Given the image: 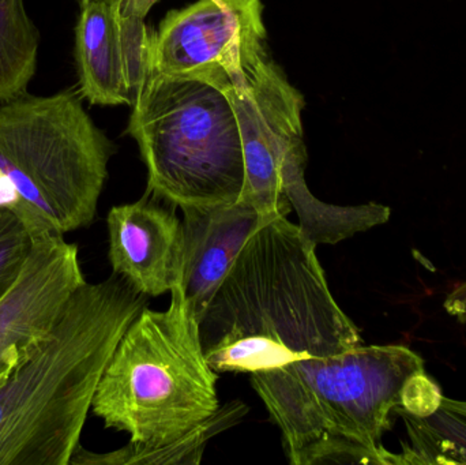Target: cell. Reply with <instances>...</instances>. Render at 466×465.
I'll return each mask as SVG.
<instances>
[{
  "instance_id": "cell-18",
  "label": "cell",
  "mask_w": 466,
  "mask_h": 465,
  "mask_svg": "<svg viewBox=\"0 0 466 465\" xmlns=\"http://www.w3.org/2000/svg\"><path fill=\"white\" fill-rule=\"evenodd\" d=\"M158 2L160 0H122L119 5L120 13L130 18L145 21L153 5H157Z\"/></svg>"
},
{
  "instance_id": "cell-2",
  "label": "cell",
  "mask_w": 466,
  "mask_h": 465,
  "mask_svg": "<svg viewBox=\"0 0 466 465\" xmlns=\"http://www.w3.org/2000/svg\"><path fill=\"white\" fill-rule=\"evenodd\" d=\"M147 298L115 273L74 292L0 379V465H70L104 370Z\"/></svg>"
},
{
  "instance_id": "cell-9",
  "label": "cell",
  "mask_w": 466,
  "mask_h": 465,
  "mask_svg": "<svg viewBox=\"0 0 466 465\" xmlns=\"http://www.w3.org/2000/svg\"><path fill=\"white\" fill-rule=\"evenodd\" d=\"M76 27L79 92L93 106H131L149 73V27L108 0L81 3Z\"/></svg>"
},
{
  "instance_id": "cell-10",
  "label": "cell",
  "mask_w": 466,
  "mask_h": 465,
  "mask_svg": "<svg viewBox=\"0 0 466 465\" xmlns=\"http://www.w3.org/2000/svg\"><path fill=\"white\" fill-rule=\"evenodd\" d=\"M177 207L147 190L139 201L109 210V262L137 291L160 297L182 284L183 224Z\"/></svg>"
},
{
  "instance_id": "cell-6",
  "label": "cell",
  "mask_w": 466,
  "mask_h": 465,
  "mask_svg": "<svg viewBox=\"0 0 466 465\" xmlns=\"http://www.w3.org/2000/svg\"><path fill=\"white\" fill-rule=\"evenodd\" d=\"M220 87L238 117L246 161V182L238 201L263 217H288L292 207L282 191V174L293 161L307 157L303 139L304 98L271 56L268 35L247 44L241 66Z\"/></svg>"
},
{
  "instance_id": "cell-14",
  "label": "cell",
  "mask_w": 466,
  "mask_h": 465,
  "mask_svg": "<svg viewBox=\"0 0 466 465\" xmlns=\"http://www.w3.org/2000/svg\"><path fill=\"white\" fill-rule=\"evenodd\" d=\"M40 33L24 0H0V103L27 95L37 66Z\"/></svg>"
},
{
  "instance_id": "cell-5",
  "label": "cell",
  "mask_w": 466,
  "mask_h": 465,
  "mask_svg": "<svg viewBox=\"0 0 466 465\" xmlns=\"http://www.w3.org/2000/svg\"><path fill=\"white\" fill-rule=\"evenodd\" d=\"M127 133L147 169V191L183 207L232 205L246 182L238 117L210 82L147 73L131 103Z\"/></svg>"
},
{
  "instance_id": "cell-7",
  "label": "cell",
  "mask_w": 466,
  "mask_h": 465,
  "mask_svg": "<svg viewBox=\"0 0 466 465\" xmlns=\"http://www.w3.org/2000/svg\"><path fill=\"white\" fill-rule=\"evenodd\" d=\"M268 35L260 0H198L169 11L150 35L149 71L208 79L240 68L244 49Z\"/></svg>"
},
{
  "instance_id": "cell-19",
  "label": "cell",
  "mask_w": 466,
  "mask_h": 465,
  "mask_svg": "<svg viewBox=\"0 0 466 465\" xmlns=\"http://www.w3.org/2000/svg\"><path fill=\"white\" fill-rule=\"evenodd\" d=\"M87 2V0H81V3ZM108 2L115 3V5H120L122 0H108Z\"/></svg>"
},
{
  "instance_id": "cell-1",
  "label": "cell",
  "mask_w": 466,
  "mask_h": 465,
  "mask_svg": "<svg viewBox=\"0 0 466 465\" xmlns=\"http://www.w3.org/2000/svg\"><path fill=\"white\" fill-rule=\"evenodd\" d=\"M315 248L288 217L268 221L249 238L198 322L216 373L251 374L363 346L331 295Z\"/></svg>"
},
{
  "instance_id": "cell-12",
  "label": "cell",
  "mask_w": 466,
  "mask_h": 465,
  "mask_svg": "<svg viewBox=\"0 0 466 465\" xmlns=\"http://www.w3.org/2000/svg\"><path fill=\"white\" fill-rule=\"evenodd\" d=\"M404 420L408 441L396 453L397 465H466V401L441 399L427 417L396 409Z\"/></svg>"
},
{
  "instance_id": "cell-15",
  "label": "cell",
  "mask_w": 466,
  "mask_h": 465,
  "mask_svg": "<svg viewBox=\"0 0 466 465\" xmlns=\"http://www.w3.org/2000/svg\"><path fill=\"white\" fill-rule=\"evenodd\" d=\"M35 243L27 224L7 205L0 204V300L18 280Z\"/></svg>"
},
{
  "instance_id": "cell-4",
  "label": "cell",
  "mask_w": 466,
  "mask_h": 465,
  "mask_svg": "<svg viewBox=\"0 0 466 465\" xmlns=\"http://www.w3.org/2000/svg\"><path fill=\"white\" fill-rule=\"evenodd\" d=\"M166 311L147 308L120 339L98 382L92 411L130 442L161 450L218 409L216 373L205 357L199 324L182 284Z\"/></svg>"
},
{
  "instance_id": "cell-16",
  "label": "cell",
  "mask_w": 466,
  "mask_h": 465,
  "mask_svg": "<svg viewBox=\"0 0 466 465\" xmlns=\"http://www.w3.org/2000/svg\"><path fill=\"white\" fill-rule=\"evenodd\" d=\"M442 393L434 379L424 373L413 377L402 392L401 407L397 409L410 412L416 417H427L440 406Z\"/></svg>"
},
{
  "instance_id": "cell-3",
  "label": "cell",
  "mask_w": 466,
  "mask_h": 465,
  "mask_svg": "<svg viewBox=\"0 0 466 465\" xmlns=\"http://www.w3.org/2000/svg\"><path fill=\"white\" fill-rule=\"evenodd\" d=\"M82 100L70 89L0 106V204L35 238L95 220L114 147Z\"/></svg>"
},
{
  "instance_id": "cell-17",
  "label": "cell",
  "mask_w": 466,
  "mask_h": 465,
  "mask_svg": "<svg viewBox=\"0 0 466 465\" xmlns=\"http://www.w3.org/2000/svg\"><path fill=\"white\" fill-rule=\"evenodd\" d=\"M446 313L456 318L460 324H466V281L459 284L443 302Z\"/></svg>"
},
{
  "instance_id": "cell-8",
  "label": "cell",
  "mask_w": 466,
  "mask_h": 465,
  "mask_svg": "<svg viewBox=\"0 0 466 465\" xmlns=\"http://www.w3.org/2000/svg\"><path fill=\"white\" fill-rule=\"evenodd\" d=\"M85 283L76 245L63 235L35 238L21 276L0 300V379L51 332Z\"/></svg>"
},
{
  "instance_id": "cell-13",
  "label": "cell",
  "mask_w": 466,
  "mask_h": 465,
  "mask_svg": "<svg viewBox=\"0 0 466 465\" xmlns=\"http://www.w3.org/2000/svg\"><path fill=\"white\" fill-rule=\"evenodd\" d=\"M248 407L238 400H232L221 406L212 417L191 429L185 436L161 450H145L130 444L115 452L92 453L79 445L71 458L70 465H133V464H201L208 441L218 434L238 425Z\"/></svg>"
},
{
  "instance_id": "cell-11",
  "label": "cell",
  "mask_w": 466,
  "mask_h": 465,
  "mask_svg": "<svg viewBox=\"0 0 466 465\" xmlns=\"http://www.w3.org/2000/svg\"><path fill=\"white\" fill-rule=\"evenodd\" d=\"M182 288L197 319L249 238L268 221L251 205L238 201L210 207H183Z\"/></svg>"
}]
</instances>
